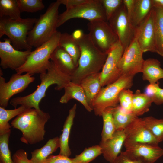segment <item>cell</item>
<instances>
[{"label": "cell", "instance_id": "cell-29", "mask_svg": "<svg viewBox=\"0 0 163 163\" xmlns=\"http://www.w3.org/2000/svg\"><path fill=\"white\" fill-rule=\"evenodd\" d=\"M28 108H29L23 105L12 110H7L0 107V135L11 131V126L8 123L9 120Z\"/></svg>", "mask_w": 163, "mask_h": 163}, {"label": "cell", "instance_id": "cell-17", "mask_svg": "<svg viewBox=\"0 0 163 163\" xmlns=\"http://www.w3.org/2000/svg\"><path fill=\"white\" fill-rule=\"evenodd\" d=\"M129 155L145 163H154L163 155V149L158 145L138 143L126 149Z\"/></svg>", "mask_w": 163, "mask_h": 163}, {"label": "cell", "instance_id": "cell-41", "mask_svg": "<svg viewBox=\"0 0 163 163\" xmlns=\"http://www.w3.org/2000/svg\"><path fill=\"white\" fill-rule=\"evenodd\" d=\"M44 163H75L72 158L59 154L56 155H50Z\"/></svg>", "mask_w": 163, "mask_h": 163}, {"label": "cell", "instance_id": "cell-26", "mask_svg": "<svg viewBox=\"0 0 163 163\" xmlns=\"http://www.w3.org/2000/svg\"><path fill=\"white\" fill-rule=\"evenodd\" d=\"M59 46L71 56L77 67L81 54L80 47L77 42L72 38L71 34L64 33H61Z\"/></svg>", "mask_w": 163, "mask_h": 163}, {"label": "cell", "instance_id": "cell-14", "mask_svg": "<svg viewBox=\"0 0 163 163\" xmlns=\"http://www.w3.org/2000/svg\"><path fill=\"white\" fill-rule=\"evenodd\" d=\"M31 50H19L12 46L8 38L0 41L1 67L3 69H10L15 71L25 63Z\"/></svg>", "mask_w": 163, "mask_h": 163}, {"label": "cell", "instance_id": "cell-31", "mask_svg": "<svg viewBox=\"0 0 163 163\" xmlns=\"http://www.w3.org/2000/svg\"><path fill=\"white\" fill-rule=\"evenodd\" d=\"M21 14L17 0H0V18L18 20L21 18Z\"/></svg>", "mask_w": 163, "mask_h": 163}, {"label": "cell", "instance_id": "cell-9", "mask_svg": "<svg viewBox=\"0 0 163 163\" xmlns=\"http://www.w3.org/2000/svg\"><path fill=\"white\" fill-rule=\"evenodd\" d=\"M88 34L94 45L106 54L119 41L117 35L108 22L104 20L89 21L88 25Z\"/></svg>", "mask_w": 163, "mask_h": 163}, {"label": "cell", "instance_id": "cell-1", "mask_svg": "<svg viewBox=\"0 0 163 163\" xmlns=\"http://www.w3.org/2000/svg\"><path fill=\"white\" fill-rule=\"evenodd\" d=\"M41 83L36 89L32 93L24 96L11 99L10 104L15 108L18 105L24 106L28 108L40 110L39 104L46 96V93L51 85L56 84V90L64 88L71 81V76L57 67L51 61L49 63L46 72L40 74Z\"/></svg>", "mask_w": 163, "mask_h": 163}, {"label": "cell", "instance_id": "cell-7", "mask_svg": "<svg viewBox=\"0 0 163 163\" xmlns=\"http://www.w3.org/2000/svg\"><path fill=\"white\" fill-rule=\"evenodd\" d=\"M134 76L122 75L115 81L101 88L91 105L96 115L101 116L106 108L118 105L120 92L123 89L132 87Z\"/></svg>", "mask_w": 163, "mask_h": 163}, {"label": "cell", "instance_id": "cell-46", "mask_svg": "<svg viewBox=\"0 0 163 163\" xmlns=\"http://www.w3.org/2000/svg\"><path fill=\"white\" fill-rule=\"evenodd\" d=\"M84 34L82 30L78 29L75 30L71 35L72 38L77 41L80 40L83 37Z\"/></svg>", "mask_w": 163, "mask_h": 163}, {"label": "cell", "instance_id": "cell-25", "mask_svg": "<svg viewBox=\"0 0 163 163\" xmlns=\"http://www.w3.org/2000/svg\"><path fill=\"white\" fill-rule=\"evenodd\" d=\"M152 99L139 90H137L133 94L131 113L138 117L148 111L152 104Z\"/></svg>", "mask_w": 163, "mask_h": 163}, {"label": "cell", "instance_id": "cell-21", "mask_svg": "<svg viewBox=\"0 0 163 163\" xmlns=\"http://www.w3.org/2000/svg\"><path fill=\"white\" fill-rule=\"evenodd\" d=\"M77 104H75L69 110V113L65 122L62 132L59 137L60 151L59 154L69 157L71 152L69 145V141L71 129L75 117Z\"/></svg>", "mask_w": 163, "mask_h": 163}, {"label": "cell", "instance_id": "cell-24", "mask_svg": "<svg viewBox=\"0 0 163 163\" xmlns=\"http://www.w3.org/2000/svg\"><path fill=\"white\" fill-rule=\"evenodd\" d=\"M60 147L59 137H56L50 139L42 147L31 152L30 159L33 163H44L47 158Z\"/></svg>", "mask_w": 163, "mask_h": 163}, {"label": "cell", "instance_id": "cell-43", "mask_svg": "<svg viewBox=\"0 0 163 163\" xmlns=\"http://www.w3.org/2000/svg\"><path fill=\"white\" fill-rule=\"evenodd\" d=\"M61 4L66 6V9L75 7L83 4L88 0H60Z\"/></svg>", "mask_w": 163, "mask_h": 163}, {"label": "cell", "instance_id": "cell-3", "mask_svg": "<svg viewBox=\"0 0 163 163\" xmlns=\"http://www.w3.org/2000/svg\"><path fill=\"white\" fill-rule=\"evenodd\" d=\"M81 54L78 66L71 75V81L80 84L84 78L101 72L107 54L98 49L91 41L88 34L77 41Z\"/></svg>", "mask_w": 163, "mask_h": 163}, {"label": "cell", "instance_id": "cell-18", "mask_svg": "<svg viewBox=\"0 0 163 163\" xmlns=\"http://www.w3.org/2000/svg\"><path fill=\"white\" fill-rule=\"evenodd\" d=\"M125 139L124 130H116L111 138L104 141H101L99 145L101 148L102 154L106 160L113 163L121 152Z\"/></svg>", "mask_w": 163, "mask_h": 163}, {"label": "cell", "instance_id": "cell-38", "mask_svg": "<svg viewBox=\"0 0 163 163\" xmlns=\"http://www.w3.org/2000/svg\"><path fill=\"white\" fill-rule=\"evenodd\" d=\"M108 21L123 4V0H101Z\"/></svg>", "mask_w": 163, "mask_h": 163}, {"label": "cell", "instance_id": "cell-33", "mask_svg": "<svg viewBox=\"0 0 163 163\" xmlns=\"http://www.w3.org/2000/svg\"><path fill=\"white\" fill-rule=\"evenodd\" d=\"M143 119L146 126L158 143L163 141V119H158L151 116Z\"/></svg>", "mask_w": 163, "mask_h": 163}, {"label": "cell", "instance_id": "cell-16", "mask_svg": "<svg viewBox=\"0 0 163 163\" xmlns=\"http://www.w3.org/2000/svg\"><path fill=\"white\" fill-rule=\"evenodd\" d=\"M134 38L136 39L143 53H157L152 9L145 19L135 27Z\"/></svg>", "mask_w": 163, "mask_h": 163}, {"label": "cell", "instance_id": "cell-37", "mask_svg": "<svg viewBox=\"0 0 163 163\" xmlns=\"http://www.w3.org/2000/svg\"><path fill=\"white\" fill-rule=\"evenodd\" d=\"M133 92L129 89H124L120 92L119 102L121 108L126 113H131Z\"/></svg>", "mask_w": 163, "mask_h": 163}, {"label": "cell", "instance_id": "cell-28", "mask_svg": "<svg viewBox=\"0 0 163 163\" xmlns=\"http://www.w3.org/2000/svg\"><path fill=\"white\" fill-rule=\"evenodd\" d=\"M157 53L163 57V10L152 8Z\"/></svg>", "mask_w": 163, "mask_h": 163}, {"label": "cell", "instance_id": "cell-20", "mask_svg": "<svg viewBox=\"0 0 163 163\" xmlns=\"http://www.w3.org/2000/svg\"><path fill=\"white\" fill-rule=\"evenodd\" d=\"M64 89V94L59 100L60 103L66 104L73 99L82 104L88 112L93 110L87 102L85 92L80 84L70 81Z\"/></svg>", "mask_w": 163, "mask_h": 163}, {"label": "cell", "instance_id": "cell-12", "mask_svg": "<svg viewBox=\"0 0 163 163\" xmlns=\"http://www.w3.org/2000/svg\"><path fill=\"white\" fill-rule=\"evenodd\" d=\"M143 53L136 39L134 38L124 50L119 62L118 68L122 75L134 76L142 72L145 60Z\"/></svg>", "mask_w": 163, "mask_h": 163}, {"label": "cell", "instance_id": "cell-22", "mask_svg": "<svg viewBox=\"0 0 163 163\" xmlns=\"http://www.w3.org/2000/svg\"><path fill=\"white\" fill-rule=\"evenodd\" d=\"M100 75V72L90 75L83 79L80 83L91 107L93 101L102 88Z\"/></svg>", "mask_w": 163, "mask_h": 163}, {"label": "cell", "instance_id": "cell-42", "mask_svg": "<svg viewBox=\"0 0 163 163\" xmlns=\"http://www.w3.org/2000/svg\"><path fill=\"white\" fill-rule=\"evenodd\" d=\"M159 85L158 82L154 83H149L146 87L144 93L152 99L156 93Z\"/></svg>", "mask_w": 163, "mask_h": 163}, {"label": "cell", "instance_id": "cell-32", "mask_svg": "<svg viewBox=\"0 0 163 163\" xmlns=\"http://www.w3.org/2000/svg\"><path fill=\"white\" fill-rule=\"evenodd\" d=\"M113 108L110 107L106 108L102 114L103 124L101 141H104L111 138L116 131L113 116Z\"/></svg>", "mask_w": 163, "mask_h": 163}, {"label": "cell", "instance_id": "cell-23", "mask_svg": "<svg viewBox=\"0 0 163 163\" xmlns=\"http://www.w3.org/2000/svg\"><path fill=\"white\" fill-rule=\"evenodd\" d=\"M142 72V79L149 83H155L163 79V69L161 67L160 62L156 59L150 58L145 60Z\"/></svg>", "mask_w": 163, "mask_h": 163}, {"label": "cell", "instance_id": "cell-40", "mask_svg": "<svg viewBox=\"0 0 163 163\" xmlns=\"http://www.w3.org/2000/svg\"><path fill=\"white\" fill-rule=\"evenodd\" d=\"M14 163H33L28 159L27 152L23 149L18 150L12 156Z\"/></svg>", "mask_w": 163, "mask_h": 163}, {"label": "cell", "instance_id": "cell-5", "mask_svg": "<svg viewBox=\"0 0 163 163\" xmlns=\"http://www.w3.org/2000/svg\"><path fill=\"white\" fill-rule=\"evenodd\" d=\"M61 34L57 31L49 40L31 51L24 64L16 71V73L25 72L32 75L46 72L50 56L59 45Z\"/></svg>", "mask_w": 163, "mask_h": 163}, {"label": "cell", "instance_id": "cell-45", "mask_svg": "<svg viewBox=\"0 0 163 163\" xmlns=\"http://www.w3.org/2000/svg\"><path fill=\"white\" fill-rule=\"evenodd\" d=\"M135 2V0H123V3L126 8L127 14L130 21Z\"/></svg>", "mask_w": 163, "mask_h": 163}, {"label": "cell", "instance_id": "cell-36", "mask_svg": "<svg viewBox=\"0 0 163 163\" xmlns=\"http://www.w3.org/2000/svg\"><path fill=\"white\" fill-rule=\"evenodd\" d=\"M21 13H34L43 9L45 5L42 0H17Z\"/></svg>", "mask_w": 163, "mask_h": 163}, {"label": "cell", "instance_id": "cell-48", "mask_svg": "<svg viewBox=\"0 0 163 163\" xmlns=\"http://www.w3.org/2000/svg\"><path fill=\"white\" fill-rule=\"evenodd\" d=\"M0 163H2L1 162H0Z\"/></svg>", "mask_w": 163, "mask_h": 163}, {"label": "cell", "instance_id": "cell-2", "mask_svg": "<svg viewBox=\"0 0 163 163\" xmlns=\"http://www.w3.org/2000/svg\"><path fill=\"white\" fill-rule=\"evenodd\" d=\"M50 118L48 113L41 109L29 108L17 116L12 121L11 126L22 132L21 142L34 145L44 139L45 125Z\"/></svg>", "mask_w": 163, "mask_h": 163}, {"label": "cell", "instance_id": "cell-35", "mask_svg": "<svg viewBox=\"0 0 163 163\" xmlns=\"http://www.w3.org/2000/svg\"><path fill=\"white\" fill-rule=\"evenodd\" d=\"M11 131L0 135V162L2 163H14L9 147Z\"/></svg>", "mask_w": 163, "mask_h": 163}, {"label": "cell", "instance_id": "cell-19", "mask_svg": "<svg viewBox=\"0 0 163 163\" xmlns=\"http://www.w3.org/2000/svg\"><path fill=\"white\" fill-rule=\"evenodd\" d=\"M50 59L57 67L71 76L77 67L71 56L59 45L51 55Z\"/></svg>", "mask_w": 163, "mask_h": 163}, {"label": "cell", "instance_id": "cell-27", "mask_svg": "<svg viewBox=\"0 0 163 163\" xmlns=\"http://www.w3.org/2000/svg\"><path fill=\"white\" fill-rule=\"evenodd\" d=\"M152 8V0H135L131 19L134 28L145 19Z\"/></svg>", "mask_w": 163, "mask_h": 163}, {"label": "cell", "instance_id": "cell-10", "mask_svg": "<svg viewBox=\"0 0 163 163\" xmlns=\"http://www.w3.org/2000/svg\"><path fill=\"white\" fill-rule=\"evenodd\" d=\"M28 73L23 75L13 74L9 80L6 82L5 78L0 76V107L5 108L10 99L14 95L25 90L35 78Z\"/></svg>", "mask_w": 163, "mask_h": 163}, {"label": "cell", "instance_id": "cell-8", "mask_svg": "<svg viewBox=\"0 0 163 163\" xmlns=\"http://www.w3.org/2000/svg\"><path fill=\"white\" fill-rule=\"evenodd\" d=\"M87 19L91 21H107L104 9L101 0H88L86 2L74 7L66 9L59 15L57 28L73 18Z\"/></svg>", "mask_w": 163, "mask_h": 163}, {"label": "cell", "instance_id": "cell-34", "mask_svg": "<svg viewBox=\"0 0 163 163\" xmlns=\"http://www.w3.org/2000/svg\"><path fill=\"white\" fill-rule=\"evenodd\" d=\"M101 154V148L96 145L86 148L82 153L72 159L75 163H89Z\"/></svg>", "mask_w": 163, "mask_h": 163}, {"label": "cell", "instance_id": "cell-47", "mask_svg": "<svg viewBox=\"0 0 163 163\" xmlns=\"http://www.w3.org/2000/svg\"><path fill=\"white\" fill-rule=\"evenodd\" d=\"M153 8L163 10V0H152Z\"/></svg>", "mask_w": 163, "mask_h": 163}, {"label": "cell", "instance_id": "cell-39", "mask_svg": "<svg viewBox=\"0 0 163 163\" xmlns=\"http://www.w3.org/2000/svg\"><path fill=\"white\" fill-rule=\"evenodd\" d=\"M113 163H145L142 161L137 159L128 155L125 152H121L120 154Z\"/></svg>", "mask_w": 163, "mask_h": 163}, {"label": "cell", "instance_id": "cell-11", "mask_svg": "<svg viewBox=\"0 0 163 163\" xmlns=\"http://www.w3.org/2000/svg\"><path fill=\"white\" fill-rule=\"evenodd\" d=\"M108 21L124 50L134 38V28L123 3Z\"/></svg>", "mask_w": 163, "mask_h": 163}, {"label": "cell", "instance_id": "cell-44", "mask_svg": "<svg viewBox=\"0 0 163 163\" xmlns=\"http://www.w3.org/2000/svg\"><path fill=\"white\" fill-rule=\"evenodd\" d=\"M153 102L157 105L163 104V89L159 86L157 91L154 96L152 98Z\"/></svg>", "mask_w": 163, "mask_h": 163}, {"label": "cell", "instance_id": "cell-30", "mask_svg": "<svg viewBox=\"0 0 163 163\" xmlns=\"http://www.w3.org/2000/svg\"><path fill=\"white\" fill-rule=\"evenodd\" d=\"M113 116L116 130H123L137 117L132 113L125 112L120 105L113 107Z\"/></svg>", "mask_w": 163, "mask_h": 163}, {"label": "cell", "instance_id": "cell-15", "mask_svg": "<svg viewBox=\"0 0 163 163\" xmlns=\"http://www.w3.org/2000/svg\"><path fill=\"white\" fill-rule=\"evenodd\" d=\"M124 51L119 41L107 54L106 61L100 72V79L102 87L113 83L122 75L118 64Z\"/></svg>", "mask_w": 163, "mask_h": 163}, {"label": "cell", "instance_id": "cell-4", "mask_svg": "<svg viewBox=\"0 0 163 163\" xmlns=\"http://www.w3.org/2000/svg\"><path fill=\"white\" fill-rule=\"evenodd\" d=\"M60 0L51 3L45 13L40 15L29 32L27 42L32 48L38 47L49 40L57 31Z\"/></svg>", "mask_w": 163, "mask_h": 163}, {"label": "cell", "instance_id": "cell-6", "mask_svg": "<svg viewBox=\"0 0 163 163\" xmlns=\"http://www.w3.org/2000/svg\"><path fill=\"white\" fill-rule=\"evenodd\" d=\"M37 19L21 18L13 20L8 17L0 18V37L7 36L17 50H31L32 48L27 43V37Z\"/></svg>", "mask_w": 163, "mask_h": 163}, {"label": "cell", "instance_id": "cell-13", "mask_svg": "<svg viewBox=\"0 0 163 163\" xmlns=\"http://www.w3.org/2000/svg\"><path fill=\"white\" fill-rule=\"evenodd\" d=\"M125 149L138 143L158 145L156 139L146 126L144 119L136 117L123 130Z\"/></svg>", "mask_w": 163, "mask_h": 163}]
</instances>
